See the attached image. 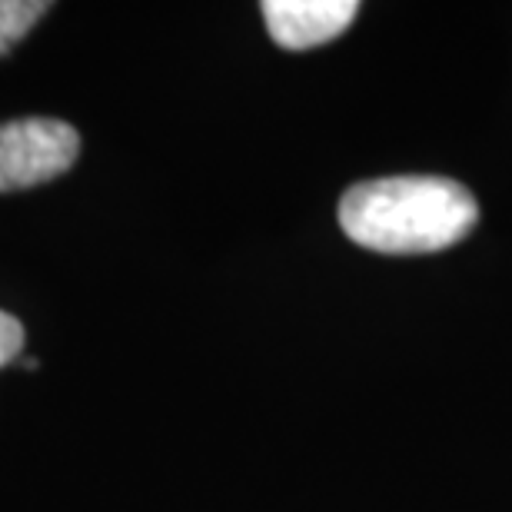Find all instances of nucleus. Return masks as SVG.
Wrapping results in <instances>:
<instances>
[{"label":"nucleus","mask_w":512,"mask_h":512,"mask_svg":"<svg viewBox=\"0 0 512 512\" xmlns=\"http://www.w3.org/2000/svg\"><path fill=\"white\" fill-rule=\"evenodd\" d=\"M479 207L446 177H386L356 183L340 200V227L376 253H436L476 227Z\"/></svg>","instance_id":"nucleus-1"},{"label":"nucleus","mask_w":512,"mask_h":512,"mask_svg":"<svg viewBox=\"0 0 512 512\" xmlns=\"http://www.w3.org/2000/svg\"><path fill=\"white\" fill-rule=\"evenodd\" d=\"M80 133L54 117H20L0 124V193L50 183L74 167Z\"/></svg>","instance_id":"nucleus-2"},{"label":"nucleus","mask_w":512,"mask_h":512,"mask_svg":"<svg viewBox=\"0 0 512 512\" xmlns=\"http://www.w3.org/2000/svg\"><path fill=\"white\" fill-rule=\"evenodd\" d=\"M360 14L356 0H266L263 20L283 50H313L330 44Z\"/></svg>","instance_id":"nucleus-3"},{"label":"nucleus","mask_w":512,"mask_h":512,"mask_svg":"<svg viewBox=\"0 0 512 512\" xmlns=\"http://www.w3.org/2000/svg\"><path fill=\"white\" fill-rule=\"evenodd\" d=\"M47 10V0H0V57L20 44Z\"/></svg>","instance_id":"nucleus-4"},{"label":"nucleus","mask_w":512,"mask_h":512,"mask_svg":"<svg viewBox=\"0 0 512 512\" xmlns=\"http://www.w3.org/2000/svg\"><path fill=\"white\" fill-rule=\"evenodd\" d=\"M20 350H24V326L17 316L0 310V366H7Z\"/></svg>","instance_id":"nucleus-5"}]
</instances>
